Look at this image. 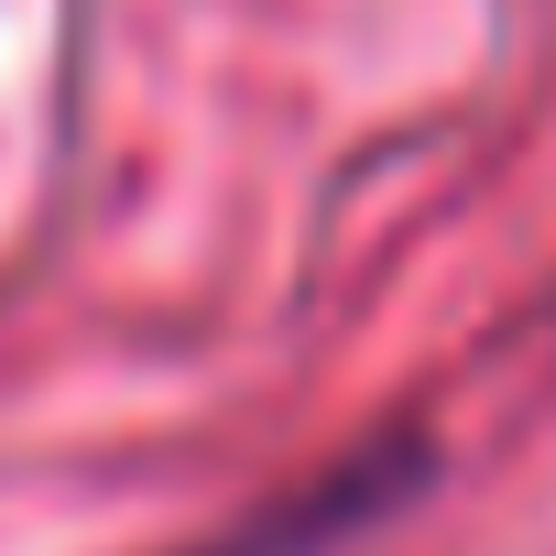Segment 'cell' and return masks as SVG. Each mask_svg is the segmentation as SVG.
<instances>
[{"label":"cell","mask_w":556,"mask_h":556,"mask_svg":"<svg viewBox=\"0 0 556 556\" xmlns=\"http://www.w3.org/2000/svg\"><path fill=\"white\" fill-rule=\"evenodd\" d=\"M415 480H426V447H371V458L328 469L317 491L273 502L262 523H240V534H218V545H197V556H339V545H350L361 523H382Z\"/></svg>","instance_id":"1"}]
</instances>
